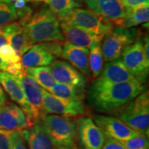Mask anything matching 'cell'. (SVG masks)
<instances>
[{
	"instance_id": "obj_24",
	"label": "cell",
	"mask_w": 149,
	"mask_h": 149,
	"mask_svg": "<svg viewBox=\"0 0 149 149\" xmlns=\"http://www.w3.org/2000/svg\"><path fill=\"white\" fill-rule=\"evenodd\" d=\"M25 70L44 90L49 91L55 85L56 81L53 79L48 66L31 67L25 68Z\"/></svg>"
},
{
	"instance_id": "obj_26",
	"label": "cell",
	"mask_w": 149,
	"mask_h": 149,
	"mask_svg": "<svg viewBox=\"0 0 149 149\" xmlns=\"http://www.w3.org/2000/svg\"><path fill=\"white\" fill-rule=\"evenodd\" d=\"M49 9L55 13L60 21L70 10L79 6V3L74 0H47Z\"/></svg>"
},
{
	"instance_id": "obj_3",
	"label": "cell",
	"mask_w": 149,
	"mask_h": 149,
	"mask_svg": "<svg viewBox=\"0 0 149 149\" xmlns=\"http://www.w3.org/2000/svg\"><path fill=\"white\" fill-rule=\"evenodd\" d=\"M41 121L57 148L65 146L78 149L77 120L72 117L46 114Z\"/></svg>"
},
{
	"instance_id": "obj_30",
	"label": "cell",
	"mask_w": 149,
	"mask_h": 149,
	"mask_svg": "<svg viewBox=\"0 0 149 149\" xmlns=\"http://www.w3.org/2000/svg\"><path fill=\"white\" fill-rule=\"evenodd\" d=\"M9 149H29L24 137H22L21 131L19 130L12 131Z\"/></svg>"
},
{
	"instance_id": "obj_13",
	"label": "cell",
	"mask_w": 149,
	"mask_h": 149,
	"mask_svg": "<svg viewBox=\"0 0 149 149\" xmlns=\"http://www.w3.org/2000/svg\"><path fill=\"white\" fill-rule=\"evenodd\" d=\"M31 126L23 109L15 104L6 102L0 109V130L21 131Z\"/></svg>"
},
{
	"instance_id": "obj_38",
	"label": "cell",
	"mask_w": 149,
	"mask_h": 149,
	"mask_svg": "<svg viewBox=\"0 0 149 149\" xmlns=\"http://www.w3.org/2000/svg\"><path fill=\"white\" fill-rule=\"evenodd\" d=\"M57 149H72L71 148H68V147H65V146H61V147H59Z\"/></svg>"
},
{
	"instance_id": "obj_15",
	"label": "cell",
	"mask_w": 149,
	"mask_h": 149,
	"mask_svg": "<svg viewBox=\"0 0 149 149\" xmlns=\"http://www.w3.org/2000/svg\"><path fill=\"white\" fill-rule=\"evenodd\" d=\"M61 33L66 42L72 45L89 49L93 44L102 42L104 36L97 35L72 24L61 22L59 23Z\"/></svg>"
},
{
	"instance_id": "obj_35",
	"label": "cell",
	"mask_w": 149,
	"mask_h": 149,
	"mask_svg": "<svg viewBox=\"0 0 149 149\" xmlns=\"http://www.w3.org/2000/svg\"><path fill=\"white\" fill-rule=\"evenodd\" d=\"M6 44H8V36L4 33L2 29H0V48L6 45Z\"/></svg>"
},
{
	"instance_id": "obj_16",
	"label": "cell",
	"mask_w": 149,
	"mask_h": 149,
	"mask_svg": "<svg viewBox=\"0 0 149 149\" xmlns=\"http://www.w3.org/2000/svg\"><path fill=\"white\" fill-rule=\"evenodd\" d=\"M89 10L111 23L125 15V8L119 0H83Z\"/></svg>"
},
{
	"instance_id": "obj_9",
	"label": "cell",
	"mask_w": 149,
	"mask_h": 149,
	"mask_svg": "<svg viewBox=\"0 0 149 149\" xmlns=\"http://www.w3.org/2000/svg\"><path fill=\"white\" fill-rule=\"evenodd\" d=\"M43 104L46 114L77 117L88 114L89 110L83 101L60 97L43 90Z\"/></svg>"
},
{
	"instance_id": "obj_22",
	"label": "cell",
	"mask_w": 149,
	"mask_h": 149,
	"mask_svg": "<svg viewBox=\"0 0 149 149\" xmlns=\"http://www.w3.org/2000/svg\"><path fill=\"white\" fill-rule=\"evenodd\" d=\"M8 40V44L15 51L20 58L33 46L23 26L9 35Z\"/></svg>"
},
{
	"instance_id": "obj_27",
	"label": "cell",
	"mask_w": 149,
	"mask_h": 149,
	"mask_svg": "<svg viewBox=\"0 0 149 149\" xmlns=\"http://www.w3.org/2000/svg\"><path fill=\"white\" fill-rule=\"evenodd\" d=\"M18 19L13 4L0 2V29Z\"/></svg>"
},
{
	"instance_id": "obj_5",
	"label": "cell",
	"mask_w": 149,
	"mask_h": 149,
	"mask_svg": "<svg viewBox=\"0 0 149 149\" xmlns=\"http://www.w3.org/2000/svg\"><path fill=\"white\" fill-rule=\"evenodd\" d=\"M15 77L21 86L24 97L29 107V110L22 109L31 125L33 126L35 122L42 120V117L46 115L43 104L44 88L26 72Z\"/></svg>"
},
{
	"instance_id": "obj_34",
	"label": "cell",
	"mask_w": 149,
	"mask_h": 149,
	"mask_svg": "<svg viewBox=\"0 0 149 149\" xmlns=\"http://www.w3.org/2000/svg\"><path fill=\"white\" fill-rule=\"evenodd\" d=\"M124 8H129L137 6L148 3L149 0H119Z\"/></svg>"
},
{
	"instance_id": "obj_10",
	"label": "cell",
	"mask_w": 149,
	"mask_h": 149,
	"mask_svg": "<svg viewBox=\"0 0 149 149\" xmlns=\"http://www.w3.org/2000/svg\"><path fill=\"white\" fill-rule=\"evenodd\" d=\"M60 44L51 42L35 44L22 57L20 61L22 66L25 68L49 66L56 57L61 56L62 47Z\"/></svg>"
},
{
	"instance_id": "obj_43",
	"label": "cell",
	"mask_w": 149,
	"mask_h": 149,
	"mask_svg": "<svg viewBox=\"0 0 149 149\" xmlns=\"http://www.w3.org/2000/svg\"><path fill=\"white\" fill-rule=\"evenodd\" d=\"M74 1H76V2H77V1H79V0H74Z\"/></svg>"
},
{
	"instance_id": "obj_32",
	"label": "cell",
	"mask_w": 149,
	"mask_h": 149,
	"mask_svg": "<svg viewBox=\"0 0 149 149\" xmlns=\"http://www.w3.org/2000/svg\"><path fill=\"white\" fill-rule=\"evenodd\" d=\"M12 131L0 130V149H9Z\"/></svg>"
},
{
	"instance_id": "obj_42",
	"label": "cell",
	"mask_w": 149,
	"mask_h": 149,
	"mask_svg": "<svg viewBox=\"0 0 149 149\" xmlns=\"http://www.w3.org/2000/svg\"><path fill=\"white\" fill-rule=\"evenodd\" d=\"M1 107H2V104H1V102H0V109H1Z\"/></svg>"
},
{
	"instance_id": "obj_28",
	"label": "cell",
	"mask_w": 149,
	"mask_h": 149,
	"mask_svg": "<svg viewBox=\"0 0 149 149\" xmlns=\"http://www.w3.org/2000/svg\"><path fill=\"white\" fill-rule=\"evenodd\" d=\"M125 149H148V137L139 134L133 138L126 141H121Z\"/></svg>"
},
{
	"instance_id": "obj_25",
	"label": "cell",
	"mask_w": 149,
	"mask_h": 149,
	"mask_svg": "<svg viewBox=\"0 0 149 149\" xmlns=\"http://www.w3.org/2000/svg\"><path fill=\"white\" fill-rule=\"evenodd\" d=\"M89 68L93 79H96L101 74L103 69L104 58L102 55L101 42H97L89 48Z\"/></svg>"
},
{
	"instance_id": "obj_11",
	"label": "cell",
	"mask_w": 149,
	"mask_h": 149,
	"mask_svg": "<svg viewBox=\"0 0 149 149\" xmlns=\"http://www.w3.org/2000/svg\"><path fill=\"white\" fill-rule=\"evenodd\" d=\"M93 121L97 124L105 137L121 141L130 139L139 135L122 120L115 117L104 115H94Z\"/></svg>"
},
{
	"instance_id": "obj_7",
	"label": "cell",
	"mask_w": 149,
	"mask_h": 149,
	"mask_svg": "<svg viewBox=\"0 0 149 149\" xmlns=\"http://www.w3.org/2000/svg\"><path fill=\"white\" fill-rule=\"evenodd\" d=\"M60 22L74 25L100 36H104L114 28V25L111 22L89 9L81 8H73Z\"/></svg>"
},
{
	"instance_id": "obj_40",
	"label": "cell",
	"mask_w": 149,
	"mask_h": 149,
	"mask_svg": "<svg viewBox=\"0 0 149 149\" xmlns=\"http://www.w3.org/2000/svg\"><path fill=\"white\" fill-rule=\"evenodd\" d=\"M35 1H44V2H46V1L47 0H35Z\"/></svg>"
},
{
	"instance_id": "obj_31",
	"label": "cell",
	"mask_w": 149,
	"mask_h": 149,
	"mask_svg": "<svg viewBox=\"0 0 149 149\" xmlns=\"http://www.w3.org/2000/svg\"><path fill=\"white\" fill-rule=\"evenodd\" d=\"M5 70L14 76H18L26 72L25 68L22 66L21 61L13 64H8Z\"/></svg>"
},
{
	"instance_id": "obj_14",
	"label": "cell",
	"mask_w": 149,
	"mask_h": 149,
	"mask_svg": "<svg viewBox=\"0 0 149 149\" xmlns=\"http://www.w3.org/2000/svg\"><path fill=\"white\" fill-rule=\"evenodd\" d=\"M51 73L56 82L85 88L87 79L71 64L65 61H54L49 66Z\"/></svg>"
},
{
	"instance_id": "obj_2",
	"label": "cell",
	"mask_w": 149,
	"mask_h": 149,
	"mask_svg": "<svg viewBox=\"0 0 149 149\" xmlns=\"http://www.w3.org/2000/svg\"><path fill=\"white\" fill-rule=\"evenodd\" d=\"M25 29L32 45L44 42L64 43L59 20L49 8H45L30 17L21 24Z\"/></svg>"
},
{
	"instance_id": "obj_23",
	"label": "cell",
	"mask_w": 149,
	"mask_h": 149,
	"mask_svg": "<svg viewBox=\"0 0 149 149\" xmlns=\"http://www.w3.org/2000/svg\"><path fill=\"white\" fill-rule=\"evenodd\" d=\"M48 92L60 97L69 99V100L83 101L86 97V92L85 89L64 84L56 83L53 88Z\"/></svg>"
},
{
	"instance_id": "obj_21",
	"label": "cell",
	"mask_w": 149,
	"mask_h": 149,
	"mask_svg": "<svg viewBox=\"0 0 149 149\" xmlns=\"http://www.w3.org/2000/svg\"><path fill=\"white\" fill-rule=\"evenodd\" d=\"M0 84L2 86L13 101L18 104L22 109H29V105L22 92L21 86L15 76L7 72L0 71Z\"/></svg>"
},
{
	"instance_id": "obj_37",
	"label": "cell",
	"mask_w": 149,
	"mask_h": 149,
	"mask_svg": "<svg viewBox=\"0 0 149 149\" xmlns=\"http://www.w3.org/2000/svg\"><path fill=\"white\" fill-rule=\"evenodd\" d=\"M8 64V63L6 62L0 57V70H5Z\"/></svg>"
},
{
	"instance_id": "obj_33",
	"label": "cell",
	"mask_w": 149,
	"mask_h": 149,
	"mask_svg": "<svg viewBox=\"0 0 149 149\" xmlns=\"http://www.w3.org/2000/svg\"><path fill=\"white\" fill-rule=\"evenodd\" d=\"M102 149H125L120 141L106 137L105 141Z\"/></svg>"
},
{
	"instance_id": "obj_17",
	"label": "cell",
	"mask_w": 149,
	"mask_h": 149,
	"mask_svg": "<svg viewBox=\"0 0 149 149\" xmlns=\"http://www.w3.org/2000/svg\"><path fill=\"white\" fill-rule=\"evenodd\" d=\"M21 133L29 149H57L41 120L37 121L30 128L21 130Z\"/></svg>"
},
{
	"instance_id": "obj_12",
	"label": "cell",
	"mask_w": 149,
	"mask_h": 149,
	"mask_svg": "<svg viewBox=\"0 0 149 149\" xmlns=\"http://www.w3.org/2000/svg\"><path fill=\"white\" fill-rule=\"evenodd\" d=\"M77 137L82 149H102L106 137L94 121L81 117L77 121Z\"/></svg>"
},
{
	"instance_id": "obj_1",
	"label": "cell",
	"mask_w": 149,
	"mask_h": 149,
	"mask_svg": "<svg viewBox=\"0 0 149 149\" xmlns=\"http://www.w3.org/2000/svg\"><path fill=\"white\" fill-rule=\"evenodd\" d=\"M146 91L137 79L121 83H107L95 79L87 92L89 105L96 111L116 114L135 97Z\"/></svg>"
},
{
	"instance_id": "obj_29",
	"label": "cell",
	"mask_w": 149,
	"mask_h": 149,
	"mask_svg": "<svg viewBox=\"0 0 149 149\" xmlns=\"http://www.w3.org/2000/svg\"><path fill=\"white\" fill-rule=\"evenodd\" d=\"M0 57L8 64H13L21 61L19 56L9 44H6L0 48Z\"/></svg>"
},
{
	"instance_id": "obj_44",
	"label": "cell",
	"mask_w": 149,
	"mask_h": 149,
	"mask_svg": "<svg viewBox=\"0 0 149 149\" xmlns=\"http://www.w3.org/2000/svg\"><path fill=\"white\" fill-rule=\"evenodd\" d=\"M31 1H35V0H31Z\"/></svg>"
},
{
	"instance_id": "obj_41",
	"label": "cell",
	"mask_w": 149,
	"mask_h": 149,
	"mask_svg": "<svg viewBox=\"0 0 149 149\" xmlns=\"http://www.w3.org/2000/svg\"><path fill=\"white\" fill-rule=\"evenodd\" d=\"M9 1H16V0H9ZM26 1H31V0H25Z\"/></svg>"
},
{
	"instance_id": "obj_8",
	"label": "cell",
	"mask_w": 149,
	"mask_h": 149,
	"mask_svg": "<svg viewBox=\"0 0 149 149\" xmlns=\"http://www.w3.org/2000/svg\"><path fill=\"white\" fill-rule=\"evenodd\" d=\"M122 60L133 77L143 84H146L149 70V59L146 58L142 42L137 40L124 48Z\"/></svg>"
},
{
	"instance_id": "obj_4",
	"label": "cell",
	"mask_w": 149,
	"mask_h": 149,
	"mask_svg": "<svg viewBox=\"0 0 149 149\" xmlns=\"http://www.w3.org/2000/svg\"><path fill=\"white\" fill-rule=\"evenodd\" d=\"M117 118L139 134L148 137L149 97L146 91L115 114Z\"/></svg>"
},
{
	"instance_id": "obj_39",
	"label": "cell",
	"mask_w": 149,
	"mask_h": 149,
	"mask_svg": "<svg viewBox=\"0 0 149 149\" xmlns=\"http://www.w3.org/2000/svg\"><path fill=\"white\" fill-rule=\"evenodd\" d=\"M0 2H4V3H10V1L9 0H0Z\"/></svg>"
},
{
	"instance_id": "obj_19",
	"label": "cell",
	"mask_w": 149,
	"mask_h": 149,
	"mask_svg": "<svg viewBox=\"0 0 149 149\" xmlns=\"http://www.w3.org/2000/svg\"><path fill=\"white\" fill-rule=\"evenodd\" d=\"M97 79L104 82L115 84L131 81L135 78L128 71L120 57L107 62Z\"/></svg>"
},
{
	"instance_id": "obj_6",
	"label": "cell",
	"mask_w": 149,
	"mask_h": 149,
	"mask_svg": "<svg viewBox=\"0 0 149 149\" xmlns=\"http://www.w3.org/2000/svg\"><path fill=\"white\" fill-rule=\"evenodd\" d=\"M137 30L136 29L113 28L104 35L101 44L104 61L109 62L120 58L126 46L136 40Z\"/></svg>"
},
{
	"instance_id": "obj_20",
	"label": "cell",
	"mask_w": 149,
	"mask_h": 149,
	"mask_svg": "<svg viewBox=\"0 0 149 149\" xmlns=\"http://www.w3.org/2000/svg\"><path fill=\"white\" fill-rule=\"evenodd\" d=\"M125 15L120 19L113 22V25L123 29H130L139 24L148 23L149 5L144 3L125 9Z\"/></svg>"
},
{
	"instance_id": "obj_18",
	"label": "cell",
	"mask_w": 149,
	"mask_h": 149,
	"mask_svg": "<svg viewBox=\"0 0 149 149\" xmlns=\"http://www.w3.org/2000/svg\"><path fill=\"white\" fill-rule=\"evenodd\" d=\"M61 56L68 60L72 66L82 73L84 75L90 76L89 68V49L72 45L64 42L62 46Z\"/></svg>"
},
{
	"instance_id": "obj_36",
	"label": "cell",
	"mask_w": 149,
	"mask_h": 149,
	"mask_svg": "<svg viewBox=\"0 0 149 149\" xmlns=\"http://www.w3.org/2000/svg\"><path fill=\"white\" fill-rule=\"evenodd\" d=\"M7 102V97L4 91H3L2 87L0 84V102L2 104V105L6 103Z\"/></svg>"
}]
</instances>
